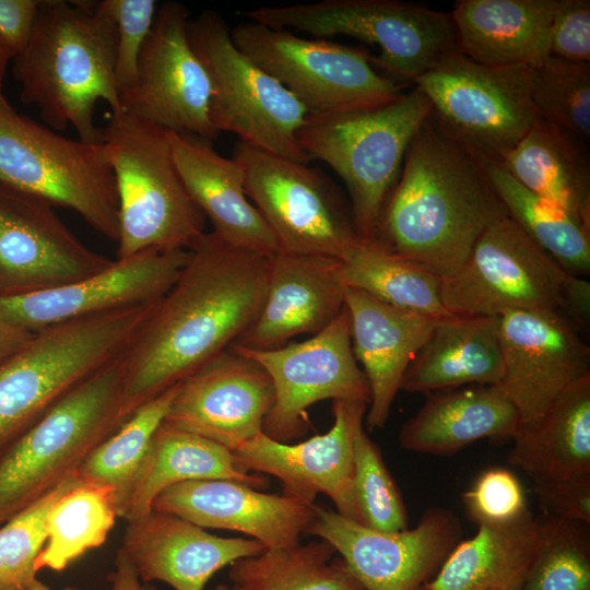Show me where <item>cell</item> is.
Segmentation results:
<instances>
[{
    "instance_id": "obj_44",
    "label": "cell",
    "mask_w": 590,
    "mask_h": 590,
    "mask_svg": "<svg viewBox=\"0 0 590 590\" xmlns=\"http://www.w3.org/2000/svg\"><path fill=\"white\" fill-rule=\"evenodd\" d=\"M462 503L476 526H506L532 514L518 477L502 467L481 472L463 493Z\"/></svg>"
},
{
    "instance_id": "obj_46",
    "label": "cell",
    "mask_w": 590,
    "mask_h": 590,
    "mask_svg": "<svg viewBox=\"0 0 590 590\" xmlns=\"http://www.w3.org/2000/svg\"><path fill=\"white\" fill-rule=\"evenodd\" d=\"M550 56L590 61L589 0H558L550 34Z\"/></svg>"
},
{
    "instance_id": "obj_1",
    "label": "cell",
    "mask_w": 590,
    "mask_h": 590,
    "mask_svg": "<svg viewBox=\"0 0 590 590\" xmlns=\"http://www.w3.org/2000/svg\"><path fill=\"white\" fill-rule=\"evenodd\" d=\"M190 251L120 356L129 417L232 345L263 304L270 256L232 247L212 232Z\"/></svg>"
},
{
    "instance_id": "obj_3",
    "label": "cell",
    "mask_w": 590,
    "mask_h": 590,
    "mask_svg": "<svg viewBox=\"0 0 590 590\" xmlns=\"http://www.w3.org/2000/svg\"><path fill=\"white\" fill-rule=\"evenodd\" d=\"M117 30L92 1L42 0L32 34L12 59L24 104L54 130L72 126L79 140L103 143L95 107L122 111L115 79Z\"/></svg>"
},
{
    "instance_id": "obj_38",
    "label": "cell",
    "mask_w": 590,
    "mask_h": 590,
    "mask_svg": "<svg viewBox=\"0 0 590 590\" xmlns=\"http://www.w3.org/2000/svg\"><path fill=\"white\" fill-rule=\"evenodd\" d=\"M117 518L111 488L80 482L49 511L46 542L35 560V570L61 571L87 551L103 545Z\"/></svg>"
},
{
    "instance_id": "obj_5",
    "label": "cell",
    "mask_w": 590,
    "mask_h": 590,
    "mask_svg": "<svg viewBox=\"0 0 590 590\" xmlns=\"http://www.w3.org/2000/svg\"><path fill=\"white\" fill-rule=\"evenodd\" d=\"M154 303L45 328L0 364V459L73 388L123 353Z\"/></svg>"
},
{
    "instance_id": "obj_30",
    "label": "cell",
    "mask_w": 590,
    "mask_h": 590,
    "mask_svg": "<svg viewBox=\"0 0 590 590\" xmlns=\"http://www.w3.org/2000/svg\"><path fill=\"white\" fill-rule=\"evenodd\" d=\"M499 317L438 320L405 370L400 390L429 393L470 385H498L503 375Z\"/></svg>"
},
{
    "instance_id": "obj_4",
    "label": "cell",
    "mask_w": 590,
    "mask_h": 590,
    "mask_svg": "<svg viewBox=\"0 0 590 590\" xmlns=\"http://www.w3.org/2000/svg\"><path fill=\"white\" fill-rule=\"evenodd\" d=\"M432 105L415 85L386 103L311 116L297 133L302 150L321 160L343 180L358 240L377 243L385 209L414 135Z\"/></svg>"
},
{
    "instance_id": "obj_39",
    "label": "cell",
    "mask_w": 590,
    "mask_h": 590,
    "mask_svg": "<svg viewBox=\"0 0 590 590\" xmlns=\"http://www.w3.org/2000/svg\"><path fill=\"white\" fill-rule=\"evenodd\" d=\"M177 386L140 406L78 470L76 477L82 483L114 491L118 514L137 480L152 438L165 420Z\"/></svg>"
},
{
    "instance_id": "obj_53",
    "label": "cell",
    "mask_w": 590,
    "mask_h": 590,
    "mask_svg": "<svg viewBox=\"0 0 590 590\" xmlns=\"http://www.w3.org/2000/svg\"><path fill=\"white\" fill-rule=\"evenodd\" d=\"M520 587H521V586H519V587H514V588H509V589H495V590H520ZM418 590H427V589H425L424 587H421Z\"/></svg>"
},
{
    "instance_id": "obj_2",
    "label": "cell",
    "mask_w": 590,
    "mask_h": 590,
    "mask_svg": "<svg viewBox=\"0 0 590 590\" xmlns=\"http://www.w3.org/2000/svg\"><path fill=\"white\" fill-rule=\"evenodd\" d=\"M504 212L483 162L445 135L429 115L405 153L377 244L444 280Z\"/></svg>"
},
{
    "instance_id": "obj_32",
    "label": "cell",
    "mask_w": 590,
    "mask_h": 590,
    "mask_svg": "<svg viewBox=\"0 0 590 590\" xmlns=\"http://www.w3.org/2000/svg\"><path fill=\"white\" fill-rule=\"evenodd\" d=\"M512 441L507 460L532 481L590 475V375L522 423Z\"/></svg>"
},
{
    "instance_id": "obj_21",
    "label": "cell",
    "mask_w": 590,
    "mask_h": 590,
    "mask_svg": "<svg viewBox=\"0 0 590 590\" xmlns=\"http://www.w3.org/2000/svg\"><path fill=\"white\" fill-rule=\"evenodd\" d=\"M503 375L498 386L522 423L541 416L574 382L590 375V347L557 310L499 316Z\"/></svg>"
},
{
    "instance_id": "obj_26",
    "label": "cell",
    "mask_w": 590,
    "mask_h": 590,
    "mask_svg": "<svg viewBox=\"0 0 590 590\" xmlns=\"http://www.w3.org/2000/svg\"><path fill=\"white\" fill-rule=\"evenodd\" d=\"M352 350L371 392L367 430L382 428L411 361L438 320L389 305L363 291L347 288L344 300Z\"/></svg>"
},
{
    "instance_id": "obj_45",
    "label": "cell",
    "mask_w": 590,
    "mask_h": 590,
    "mask_svg": "<svg viewBox=\"0 0 590 590\" xmlns=\"http://www.w3.org/2000/svg\"><path fill=\"white\" fill-rule=\"evenodd\" d=\"M92 4L116 25L115 79L120 94L137 79L139 55L152 28L157 4L154 0H102Z\"/></svg>"
},
{
    "instance_id": "obj_28",
    "label": "cell",
    "mask_w": 590,
    "mask_h": 590,
    "mask_svg": "<svg viewBox=\"0 0 590 590\" xmlns=\"http://www.w3.org/2000/svg\"><path fill=\"white\" fill-rule=\"evenodd\" d=\"M521 424L498 385H470L426 393L422 408L401 426L399 442L410 451L446 457L479 439H512Z\"/></svg>"
},
{
    "instance_id": "obj_47",
    "label": "cell",
    "mask_w": 590,
    "mask_h": 590,
    "mask_svg": "<svg viewBox=\"0 0 590 590\" xmlns=\"http://www.w3.org/2000/svg\"><path fill=\"white\" fill-rule=\"evenodd\" d=\"M542 515L590 524V475L533 481Z\"/></svg>"
},
{
    "instance_id": "obj_20",
    "label": "cell",
    "mask_w": 590,
    "mask_h": 590,
    "mask_svg": "<svg viewBox=\"0 0 590 590\" xmlns=\"http://www.w3.org/2000/svg\"><path fill=\"white\" fill-rule=\"evenodd\" d=\"M367 405L334 400L333 425L327 433L284 444L260 432L232 452L241 470L279 479L283 494L311 504L318 494H324L337 512L363 524L354 489V439Z\"/></svg>"
},
{
    "instance_id": "obj_9",
    "label": "cell",
    "mask_w": 590,
    "mask_h": 590,
    "mask_svg": "<svg viewBox=\"0 0 590 590\" xmlns=\"http://www.w3.org/2000/svg\"><path fill=\"white\" fill-rule=\"evenodd\" d=\"M0 181L76 212L116 241L119 200L103 143L66 138L0 97Z\"/></svg>"
},
{
    "instance_id": "obj_8",
    "label": "cell",
    "mask_w": 590,
    "mask_h": 590,
    "mask_svg": "<svg viewBox=\"0 0 590 590\" xmlns=\"http://www.w3.org/2000/svg\"><path fill=\"white\" fill-rule=\"evenodd\" d=\"M239 14L274 30L323 39L343 35L374 45L379 55L371 57L373 64L404 85L413 84L441 56L458 49L450 12L398 0H323Z\"/></svg>"
},
{
    "instance_id": "obj_15",
    "label": "cell",
    "mask_w": 590,
    "mask_h": 590,
    "mask_svg": "<svg viewBox=\"0 0 590 590\" xmlns=\"http://www.w3.org/2000/svg\"><path fill=\"white\" fill-rule=\"evenodd\" d=\"M256 361L273 384L274 401L262 432L284 444L307 432V409L323 400L370 403L371 392L352 350L345 304L339 316L310 339L267 351L233 345Z\"/></svg>"
},
{
    "instance_id": "obj_25",
    "label": "cell",
    "mask_w": 590,
    "mask_h": 590,
    "mask_svg": "<svg viewBox=\"0 0 590 590\" xmlns=\"http://www.w3.org/2000/svg\"><path fill=\"white\" fill-rule=\"evenodd\" d=\"M120 550L143 582L203 590L216 571L266 546L253 539L217 536L175 515L151 510L127 521Z\"/></svg>"
},
{
    "instance_id": "obj_43",
    "label": "cell",
    "mask_w": 590,
    "mask_h": 590,
    "mask_svg": "<svg viewBox=\"0 0 590 590\" xmlns=\"http://www.w3.org/2000/svg\"><path fill=\"white\" fill-rule=\"evenodd\" d=\"M589 526L559 520L529 567L520 590H590Z\"/></svg>"
},
{
    "instance_id": "obj_12",
    "label": "cell",
    "mask_w": 590,
    "mask_h": 590,
    "mask_svg": "<svg viewBox=\"0 0 590 590\" xmlns=\"http://www.w3.org/2000/svg\"><path fill=\"white\" fill-rule=\"evenodd\" d=\"M234 45L279 81L308 115H333L386 103L405 85L375 69L359 49L248 21L231 31Z\"/></svg>"
},
{
    "instance_id": "obj_34",
    "label": "cell",
    "mask_w": 590,
    "mask_h": 590,
    "mask_svg": "<svg viewBox=\"0 0 590 590\" xmlns=\"http://www.w3.org/2000/svg\"><path fill=\"white\" fill-rule=\"evenodd\" d=\"M498 164L520 185L568 211L590 229L588 144L539 118Z\"/></svg>"
},
{
    "instance_id": "obj_29",
    "label": "cell",
    "mask_w": 590,
    "mask_h": 590,
    "mask_svg": "<svg viewBox=\"0 0 590 590\" xmlns=\"http://www.w3.org/2000/svg\"><path fill=\"white\" fill-rule=\"evenodd\" d=\"M558 0H458L450 12L458 50L495 67L535 68L550 57Z\"/></svg>"
},
{
    "instance_id": "obj_11",
    "label": "cell",
    "mask_w": 590,
    "mask_h": 590,
    "mask_svg": "<svg viewBox=\"0 0 590 590\" xmlns=\"http://www.w3.org/2000/svg\"><path fill=\"white\" fill-rule=\"evenodd\" d=\"M531 81L532 68L487 66L453 49L412 85L445 135L483 162L500 163L540 118Z\"/></svg>"
},
{
    "instance_id": "obj_55",
    "label": "cell",
    "mask_w": 590,
    "mask_h": 590,
    "mask_svg": "<svg viewBox=\"0 0 590 590\" xmlns=\"http://www.w3.org/2000/svg\"><path fill=\"white\" fill-rule=\"evenodd\" d=\"M215 590H229V588L226 585H219Z\"/></svg>"
},
{
    "instance_id": "obj_14",
    "label": "cell",
    "mask_w": 590,
    "mask_h": 590,
    "mask_svg": "<svg viewBox=\"0 0 590 590\" xmlns=\"http://www.w3.org/2000/svg\"><path fill=\"white\" fill-rule=\"evenodd\" d=\"M570 276L505 211L484 229L464 263L441 280L440 298L455 316L560 312Z\"/></svg>"
},
{
    "instance_id": "obj_37",
    "label": "cell",
    "mask_w": 590,
    "mask_h": 590,
    "mask_svg": "<svg viewBox=\"0 0 590 590\" xmlns=\"http://www.w3.org/2000/svg\"><path fill=\"white\" fill-rule=\"evenodd\" d=\"M342 274L349 288L394 307L435 319L452 316L441 303L438 276L377 243L358 240L342 260Z\"/></svg>"
},
{
    "instance_id": "obj_52",
    "label": "cell",
    "mask_w": 590,
    "mask_h": 590,
    "mask_svg": "<svg viewBox=\"0 0 590 590\" xmlns=\"http://www.w3.org/2000/svg\"><path fill=\"white\" fill-rule=\"evenodd\" d=\"M14 58V54L3 44L0 39V97L3 95V83L7 74V69L9 63H11Z\"/></svg>"
},
{
    "instance_id": "obj_33",
    "label": "cell",
    "mask_w": 590,
    "mask_h": 590,
    "mask_svg": "<svg viewBox=\"0 0 590 590\" xmlns=\"http://www.w3.org/2000/svg\"><path fill=\"white\" fill-rule=\"evenodd\" d=\"M210 479L232 480L257 489L269 485L264 476L241 470L228 448L163 422L118 516L127 521L142 517L167 487Z\"/></svg>"
},
{
    "instance_id": "obj_6",
    "label": "cell",
    "mask_w": 590,
    "mask_h": 590,
    "mask_svg": "<svg viewBox=\"0 0 590 590\" xmlns=\"http://www.w3.org/2000/svg\"><path fill=\"white\" fill-rule=\"evenodd\" d=\"M120 356L73 388L1 457L0 526L75 477L129 418Z\"/></svg>"
},
{
    "instance_id": "obj_7",
    "label": "cell",
    "mask_w": 590,
    "mask_h": 590,
    "mask_svg": "<svg viewBox=\"0 0 590 590\" xmlns=\"http://www.w3.org/2000/svg\"><path fill=\"white\" fill-rule=\"evenodd\" d=\"M103 145L119 200L116 260L146 249L190 250L205 215L174 161L168 130L126 111L110 114Z\"/></svg>"
},
{
    "instance_id": "obj_23",
    "label": "cell",
    "mask_w": 590,
    "mask_h": 590,
    "mask_svg": "<svg viewBox=\"0 0 590 590\" xmlns=\"http://www.w3.org/2000/svg\"><path fill=\"white\" fill-rule=\"evenodd\" d=\"M347 288L342 260L279 250L270 256L261 309L233 345L267 351L298 334H317L339 316Z\"/></svg>"
},
{
    "instance_id": "obj_22",
    "label": "cell",
    "mask_w": 590,
    "mask_h": 590,
    "mask_svg": "<svg viewBox=\"0 0 590 590\" xmlns=\"http://www.w3.org/2000/svg\"><path fill=\"white\" fill-rule=\"evenodd\" d=\"M273 401L268 373L229 345L178 384L164 422L233 451L262 432Z\"/></svg>"
},
{
    "instance_id": "obj_51",
    "label": "cell",
    "mask_w": 590,
    "mask_h": 590,
    "mask_svg": "<svg viewBox=\"0 0 590 590\" xmlns=\"http://www.w3.org/2000/svg\"><path fill=\"white\" fill-rule=\"evenodd\" d=\"M34 333L0 318V364L20 351Z\"/></svg>"
},
{
    "instance_id": "obj_41",
    "label": "cell",
    "mask_w": 590,
    "mask_h": 590,
    "mask_svg": "<svg viewBox=\"0 0 590 590\" xmlns=\"http://www.w3.org/2000/svg\"><path fill=\"white\" fill-rule=\"evenodd\" d=\"M81 481L75 476L0 526V590H38L35 560L46 542L55 503Z\"/></svg>"
},
{
    "instance_id": "obj_49",
    "label": "cell",
    "mask_w": 590,
    "mask_h": 590,
    "mask_svg": "<svg viewBox=\"0 0 590 590\" xmlns=\"http://www.w3.org/2000/svg\"><path fill=\"white\" fill-rule=\"evenodd\" d=\"M560 312L578 330L588 327L590 319V283L586 278L570 276Z\"/></svg>"
},
{
    "instance_id": "obj_36",
    "label": "cell",
    "mask_w": 590,
    "mask_h": 590,
    "mask_svg": "<svg viewBox=\"0 0 590 590\" xmlns=\"http://www.w3.org/2000/svg\"><path fill=\"white\" fill-rule=\"evenodd\" d=\"M324 540L270 547L231 564L229 590H365Z\"/></svg>"
},
{
    "instance_id": "obj_27",
    "label": "cell",
    "mask_w": 590,
    "mask_h": 590,
    "mask_svg": "<svg viewBox=\"0 0 590 590\" xmlns=\"http://www.w3.org/2000/svg\"><path fill=\"white\" fill-rule=\"evenodd\" d=\"M178 173L193 201L227 245L272 256L280 246L245 191L244 172L232 157L220 155L211 142L168 131Z\"/></svg>"
},
{
    "instance_id": "obj_31",
    "label": "cell",
    "mask_w": 590,
    "mask_h": 590,
    "mask_svg": "<svg viewBox=\"0 0 590 590\" xmlns=\"http://www.w3.org/2000/svg\"><path fill=\"white\" fill-rule=\"evenodd\" d=\"M559 520L532 514L506 526H477L461 540L427 590H495L521 586L523 578Z\"/></svg>"
},
{
    "instance_id": "obj_50",
    "label": "cell",
    "mask_w": 590,
    "mask_h": 590,
    "mask_svg": "<svg viewBox=\"0 0 590 590\" xmlns=\"http://www.w3.org/2000/svg\"><path fill=\"white\" fill-rule=\"evenodd\" d=\"M114 566V570L108 575L110 590H156L140 579L131 562L120 548L116 553Z\"/></svg>"
},
{
    "instance_id": "obj_40",
    "label": "cell",
    "mask_w": 590,
    "mask_h": 590,
    "mask_svg": "<svg viewBox=\"0 0 590 590\" xmlns=\"http://www.w3.org/2000/svg\"><path fill=\"white\" fill-rule=\"evenodd\" d=\"M531 97L540 118L589 144V62L550 56L532 68Z\"/></svg>"
},
{
    "instance_id": "obj_10",
    "label": "cell",
    "mask_w": 590,
    "mask_h": 590,
    "mask_svg": "<svg viewBox=\"0 0 590 590\" xmlns=\"http://www.w3.org/2000/svg\"><path fill=\"white\" fill-rule=\"evenodd\" d=\"M187 35L210 82V118L219 132H233L241 143L308 164L297 140L307 110L234 45L223 16L203 11L189 19Z\"/></svg>"
},
{
    "instance_id": "obj_19",
    "label": "cell",
    "mask_w": 590,
    "mask_h": 590,
    "mask_svg": "<svg viewBox=\"0 0 590 590\" xmlns=\"http://www.w3.org/2000/svg\"><path fill=\"white\" fill-rule=\"evenodd\" d=\"M186 249H146L62 286L0 295V318L31 332L157 300L190 259Z\"/></svg>"
},
{
    "instance_id": "obj_13",
    "label": "cell",
    "mask_w": 590,
    "mask_h": 590,
    "mask_svg": "<svg viewBox=\"0 0 590 590\" xmlns=\"http://www.w3.org/2000/svg\"><path fill=\"white\" fill-rule=\"evenodd\" d=\"M233 158L280 250L343 260L358 241L351 208L318 169L241 142Z\"/></svg>"
},
{
    "instance_id": "obj_16",
    "label": "cell",
    "mask_w": 590,
    "mask_h": 590,
    "mask_svg": "<svg viewBox=\"0 0 590 590\" xmlns=\"http://www.w3.org/2000/svg\"><path fill=\"white\" fill-rule=\"evenodd\" d=\"M462 523L450 509L427 508L416 526L381 532L316 506L306 533L330 543L365 590H418L462 540Z\"/></svg>"
},
{
    "instance_id": "obj_35",
    "label": "cell",
    "mask_w": 590,
    "mask_h": 590,
    "mask_svg": "<svg viewBox=\"0 0 590 590\" xmlns=\"http://www.w3.org/2000/svg\"><path fill=\"white\" fill-rule=\"evenodd\" d=\"M483 164L509 217L564 271L588 276L590 229L568 211L520 185L500 164Z\"/></svg>"
},
{
    "instance_id": "obj_48",
    "label": "cell",
    "mask_w": 590,
    "mask_h": 590,
    "mask_svg": "<svg viewBox=\"0 0 590 590\" xmlns=\"http://www.w3.org/2000/svg\"><path fill=\"white\" fill-rule=\"evenodd\" d=\"M42 0H0V39L14 54L26 45Z\"/></svg>"
},
{
    "instance_id": "obj_18",
    "label": "cell",
    "mask_w": 590,
    "mask_h": 590,
    "mask_svg": "<svg viewBox=\"0 0 590 590\" xmlns=\"http://www.w3.org/2000/svg\"><path fill=\"white\" fill-rule=\"evenodd\" d=\"M113 262L86 247L51 203L0 181V295L62 286Z\"/></svg>"
},
{
    "instance_id": "obj_54",
    "label": "cell",
    "mask_w": 590,
    "mask_h": 590,
    "mask_svg": "<svg viewBox=\"0 0 590 590\" xmlns=\"http://www.w3.org/2000/svg\"><path fill=\"white\" fill-rule=\"evenodd\" d=\"M38 590H51V589L45 585L43 588H40V589H38ZM62 590H80V589H75V588H66V589H62Z\"/></svg>"
},
{
    "instance_id": "obj_17",
    "label": "cell",
    "mask_w": 590,
    "mask_h": 590,
    "mask_svg": "<svg viewBox=\"0 0 590 590\" xmlns=\"http://www.w3.org/2000/svg\"><path fill=\"white\" fill-rule=\"evenodd\" d=\"M188 9L161 4L141 48L137 79L121 92L122 110L165 130L212 142L219 135L210 118V82L192 50Z\"/></svg>"
},
{
    "instance_id": "obj_42",
    "label": "cell",
    "mask_w": 590,
    "mask_h": 590,
    "mask_svg": "<svg viewBox=\"0 0 590 590\" xmlns=\"http://www.w3.org/2000/svg\"><path fill=\"white\" fill-rule=\"evenodd\" d=\"M354 489L364 526L381 532L409 529L402 494L364 426L354 439Z\"/></svg>"
},
{
    "instance_id": "obj_24",
    "label": "cell",
    "mask_w": 590,
    "mask_h": 590,
    "mask_svg": "<svg viewBox=\"0 0 590 590\" xmlns=\"http://www.w3.org/2000/svg\"><path fill=\"white\" fill-rule=\"evenodd\" d=\"M316 506L285 494L262 493L240 482L210 479L167 487L154 499L152 510L175 515L203 529L237 531L270 548L299 543Z\"/></svg>"
}]
</instances>
